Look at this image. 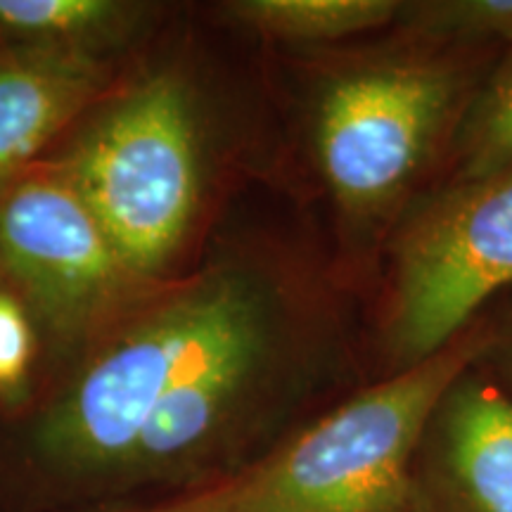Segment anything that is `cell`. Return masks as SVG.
Segmentation results:
<instances>
[{
	"instance_id": "6da1fadb",
	"label": "cell",
	"mask_w": 512,
	"mask_h": 512,
	"mask_svg": "<svg viewBox=\"0 0 512 512\" xmlns=\"http://www.w3.org/2000/svg\"><path fill=\"white\" fill-rule=\"evenodd\" d=\"M491 48L399 41L337 60L311 100L318 174L349 242L368 252L392 238L427 171L446 157Z\"/></svg>"
},
{
	"instance_id": "7a4b0ae2",
	"label": "cell",
	"mask_w": 512,
	"mask_h": 512,
	"mask_svg": "<svg viewBox=\"0 0 512 512\" xmlns=\"http://www.w3.org/2000/svg\"><path fill=\"white\" fill-rule=\"evenodd\" d=\"M489 339L482 313L434 356L387 373L252 463L133 512H418L427 422Z\"/></svg>"
},
{
	"instance_id": "3957f363",
	"label": "cell",
	"mask_w": 512,
	"mask_h": 512,
	"mask_svg": "<svg viewBox=\"0 0 512 512\" xmlns=\"http://www.w3.org/2000/svg\"><path fill=\"white\" fill-rule=\"evenodd\" d=\"M280 302L266 275L211 266L107 339L29 432L36 467L112 486L152 413L219 344Z\"/></svg>"
},
{
	"instance_id": "277c9868",
	"label": "cell",
	"mask_w": 512,
	"mask_h": 512,
	"mask_svg": "<svg viewBox=\"0 0 512 512\" xmlns=\"http://www.w3.org/2000/svg\"><path fill=\"white\" fill-rule=\"evenodd\" d=\"M133 273L150 275L188 238L204 190L200 102L178 74L114 100L57 164Z\"/></svg>"
},
{
	"instance_id": "5b68a950",
	"label": "cell",
	"mask_w": 512,
	"mask_h": 512,
	"mask_svg": "<svg viewBox=\"0 0 512 512\" xmlns=\"http://www.w3.org/2000/svg\"><path fill=\"white\" fill-rule=\"evenodd\" d=\"M512 285V171L439 185L387 240L380 349L387 373L451 344Z\"/></svg>"
},
{
	"instance_id": "8992f818",
	"label": "cell",
	"mask_w": 512,
	"mask_h": 512,
	"mask_svg": "<svg viewBox=\"0 0 512 512\" xmlns=\"http://www.w3.org/2000/svg\"><path fill=\"white\" fill-rule=\"evenodd\" d=\"M0 268L67 337L105 323L147 285L57 166L0 190Z\"/></svg>"
},
{
	"instance_id": "52a82bcc",
	"label": "cell",
	"mask_w": 512,
	"mask_h": 512,
	"mask_svg": "<svg viewBox=\"0 0 512 512\" xmlns=\"http://www.w3.org/2000/svg\"><path fill=\"white\" fill-rule=\"evenodd\" d=\"M283 313L275 302L176 384L112 486L188 482L195 489L223 475L221 463L245 437L273 366Z\"/></svg>"
},
{
	"instance_id": "ba28073f",
	"label": "cell",
	"mask_w": 512,
	"mask_h": 512,
	"mask_svg": "<svg viewBox=\"0 0 512 512\" xmlns=\"http://www.w3.org/2000/svg\"><path fill=\"white\" fill-rule=\"evenodd\" d=\"M415 479L418 512H512V394L477 363L434 408Z\"/></svg>"
},
{
	"instance_id": "9c48e42d",
	"label": "cell",
	"mask_w": 512,
	"mask_h": 512,
	"mask_svg": "<svg viewBox=\"0 0 512 512\" xmlns=\"http://www.w3.org/2000/svg\"><path fill=\"white\" fill-rule=\"evenodd\" d=\"M86 50L27 46L0 55V190L98 93Z\"/></svg>"
},
{
	"instance_id": "30bf717a",
	"label": "cell",
	"mask_w": 512,
	"mask_h": 512,
	"mask_svg": "<svg viewBox=\"0 0 512 512\" xmlns=\"http://www.w3.org/2000/svg\"><path fill=\"white\" fill-rule=\"evenodd\" d=\"M396 0H238L226 15L256 34L294 43H332L396 22Z\"/></svg>"
},
{
	"instance_id": "8fae6325",
	"label": "cell",
	"mask_w": 512,
	"mask_h": 512,
	"mask_svg": "<svg viewBox=\"0 0 512 512\" xmlns=\"http://www.w3.org/2000/svg\"><path fill=\"white\" fill-rule=\"evenodd\" d=\"M446 181L463 183L512 171V46L491 64L446 150Z\"/></svg>"
},
{
	"instance_id": "7c38bea8",
	"label": "cell",
	"mask_w": 512,
	"mask_h": 512,
	"mask_svg": "<svg viewBox=\"0 0 512 512\" xmlns=\"http://www.w3.org/2000/svg\"><path fill=\"white\" fill-rule=\"evenodd\" d=\"M126 17L128 5L110 0H0V31L29 46L83 50Z\"/></svg>"
},
{
	"instance_id": "4fadbf2b",
	"label": "cell",
	"mask_w": 512,
	"mask_h": 512,
	"mask_svg": "<svg viewBox=\"0 0 512 512\" xmlns=\"http://www.w3.org/2000/svg\"><path fill=\"white\" fill-rule=\"evenodd\" d=\"M406 36L467 48L512 46V0H422L401 3L396 22Z\"/></svg>"
},
{
	"instance_id": "5bb4252c",
	"label": "cell",
	"mask_w": 512,
	"mask_h": 512,
	"mask_svg": "<svg viewBox=\"0 0 512 512\" xmlns=\"http://www.w3.org/2000/svg\"><path fill=\"white\" fill-rule=\"evenodd\" d=\"M34 337L22 306L0 294V394L17 396L29 373Z\"/></svg>"
},
{
	"instance_id": "9a60e30c",
	"label": "cell",
	"mask_w": 512,
	"mask_h": 512,
	"mask_svg": "<svg viewBox=\"0 0 512 512\" xmlns=\"http://www.w3.org/2000/svg\"><path fill=\"white\" fill-rule=\"evenodd\" d=\"M491 316V339L477 366L489 373L501 384L505 392L512 394V311L503 316Z\"/></svg>"
},
{
	"instance_id": "2e32d148",
	"label": "cell",
	"mask_w": 512,
	"mask_h": 512,
	"mask_svg": "<svg viewBox=\"0 0 512 512\" xmlns=\"http://www.w3.org/2000/svg\"><path fill=\"white\" fill-rule=\"evenodd\" d=\"M126 512H133V510H126Z\"/></svg>"
}]
</instances>
